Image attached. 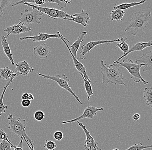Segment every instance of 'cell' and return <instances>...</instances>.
I'll return each mask as SVG.
<instances>
[{"mask_svg":"<svg viewBox=\"0 0 152 150\" xmlns=\"http://www.w3.org/2000/svg\"><path fill=\"white\" fill-rule=\"evenodd\" d=\"M101 66L103 84L111 83L116 86H125V83L123 81V73L119 69L120 67L118 64L114 63L112 64H106L103 60H101Z\"/></svg>","mask_w":152,"mask_h":150,"instance_id":"cell-1","label":"cell"},{"mask_svg":"<svg viewBox=\"0 0 152 150\" xmlns=\"http://www.w3.org/2000/svg\"><path fill=\"white\" fill-rule=\"evenodd\" d=\"M151 16V11L148 10L136 12L134 16L130 20L124 31L128 32L133 36H136L138 33L142 32L146 29Z\"/></svg>","mask_w":152,"mask_h":150,"instance_id":"cell-2","label":"cell"},{"mask_svg":"<svg viewBox=\"0 0 152 150\" xmlns=\"http://www.w3.org/2000/svg\"><path fill=\"white\" fill-rule=\"evenodd\" d=\"M8 120V129L13 133L16 135L20 138L23 137L28 141L31 147L35 146L34 141L31 140L28 136L26 131V121L25 119H22L20 118L13 116L9 114L7 116Z\"/></svg>","mask_w":152,"mask_h":150,"instance_id":"cell-3","label":"cell"},{"mask_svg":"<svg viewBox=\"0 0 152 150\" xmlns=\"http://www.w3.org/2000/svg\"><path fill=\"white\" fill-rule=\"evenodd\" d=\"M115 64H118L120 67L126 68L131 75V78L135 82L138 83L141 81L145 85H147L148 84V81L145 80L140 75V69L142 66H145V64L135 63L133 60L128 58L123 59L121 62L119 61Z\"/></svg>","mask_w":152,"mask_h":150,"instance_id":"cell-4","label":"cell"},{"mask_svg":"<svg viewBox=\"0 0 152 150\" xmlns=\"http://www.w3.org/2000/svg\"><path fill=\"white\" fill-rule=\"evenodd\" d=\"M37 75L45 79L51 80L55 81L57 83L60 87L63 88L64 90L67 91L69 93L73 96L76 100L79 102L81 105L82 104V102H81L78 96L73 91V90L71 89V87L69 86L68 82L70 80V79L67 76L65 75V74H62L61 75L58 74L55 76L51 75H45L41 73H37Z\"/></svg>","mask_w":152,"mask_h":150,"instance_id":"cell-5","label":"cell"},{"mask_svg":"<svg viewBox=\"0 0 152 150\" xmlns=\"http://www.w3.org/2000/svg\"><path fill=\"white\" fill-rule=\"evenodd\" d=\"M24 5L27 6L32 7L33 9L39 11L40 12L46 14L49 18H51L52 19L56 20L58 18L62 19L64 18H69L71 15H68L67 13L61 10H58L56 8H48L46 7H42L34 5L31 4L24 3Z\"/></svg>","mask_w":152,"mask_h":150,"instance_id":"cell-6","label":"cell"},{"mask_svg":"<svg viewBox=\"0 0 152 150\" xmlns=\"http://www.w3.org/2000/svg\"><path fill=\"white\" fill-rule=\"evenodd\" d=\"M43 15V13L37 10L30 12L26 9L24 12L21 13V18L19 20L20 22L23 23L25 24H40Z\"/></svg>","mask_w":152,"mask_h":150,"instance_id":"cell-7","label":"cell"},{"mask_svg":"<svg viewBox=\"0 0 152 150\" xmlns=\"http://www.w3.org/2000/svg\"><path fill=\"white\" fill-rule=\"evenodd\" d=\"M104 108L103 107H92V106H88L83 111L82 114L80 116L74 119L68 121H62V124H65L67 123H71L74 122L79 121L83 119H93L95 116H96L97 113L100 111L104 110Z\"/></svg>","mask_w":152,"mask_h":150,"instance_id":"cell-8","label":"cell"},{"mask_svg":"<svg viewBox=\"0 0 152 150\" xmlns=\"http://www.w3.org/2000/svg\"><path fill=\"white\" fill-rule=\"evenodd\" d=\"M121 39L118 38L116 40H98L96 41H91L88 43H86L81 46V51L80 53V59L81 60L86 59V58L85 55L89 53L92 49L96 46L103 44L111 43L113 42H120Z\"/></svg>","mask_w":152,"mask_h":150,"instance_id":"cell-9","label":"cell"},{"mask_svg":"<svg viewBox=\"0 0 152 150\" xmlns=\"http://www.w3.org/2000/svg\"><path fill=\"white\" fill-rule=\"evenodd\" d=\"M57 34H58L60 38L61 39L62 41L65 44V45L68 48V50L70 52V53L71 54V57L72 58V59L73 60V62H74V65H75V67L77 70L78 71L79 73H81L83 75V76L87 80H89L90 82H91V80H90V78L88 77L87 75V72H86V69L84 65L83 64H82L81 63L78 59L75 58V56H74L73 54L71 53V51H70V47L68 45V44L66 42V41L68 42L69 43H70V41L68 40L67 39L65 38V37H63L62 35H61L60 33L59 32H57Z\"/></svg>","mask_w":152,"mask_h":150,"instance_id":"cell-10","label":"cell"},{"mask_svg":"<svg viewBox=\"0 0 152 150\" xmlns=\"http://www.w3.org/2000/svg\"><path fill=\"white\" fill-rule=\"evenodd\" d=\"M32 30L28 25H25L23 23L20 22L18 24H15L11 26L7 27L5 29L4 32L6 33V38H7L10 35H20L22 33L29 32Z\"/></svg>","mask_w":152,"mask_h":150,"instance_id":"cell-11","label":"cell"},{"mask_svg":"<svg viewBox=\"0 0 152 150\" xmlns=\"http://www.w3.org/2000/svg\"><path fill=\"white\" fill-rule=\"evenodd\" d=\"M63 20H65L71 21L74 22L76 23H79L84 26L86 27L89 25V22L90 20V18L89 15L86 13L84 10H82L81 12L79 14H75L73 15H71L69 18H64Z\"/></svg>","mask_w":152,"mask_h":150,"instance_id":"cell-12","label":"cell"},{"mask_svg":"<svg viewBox=\"0 0 152 150\" xmlns=\"http://www.w3.org/2000/svg\"><path fill=\"white\" fill-rule=\"evenodd\" d=\"M79 126L81 127L83 130V132L85 133L86 139L85 140V145L84 148L86 150H91L94 149V150H97L98 147L97 143L95 141L94 138L90 135V132L86 128V126L82 122L79 121H77Z\"/></svg>","mask_w":152,"mask_h":150,"instance_id":"cell-13","label":"cell"},{"mask_svg":"<svg viewBox=\"0 0 152 150\" xmlns=\"http://www.w3.org/2000/svg\"><path fill=\"white\" fill-rule=\"evenodd\" d=\"M135 63L137 64H145V68L143 72H150L152 70V50L148 51L139 57L135 60Z\"/></svg>","mask_w":152,"mask_h":150,"instance_id":"cell-14","label":"cell"},{"mask_svg":"<svg viewBox=\"0 0 152 150\" xmlns=\"http://www.w3.org/2000/svg\"><path fill=\"white\" fill-rule=\"evenodd\" d=\"M33 53L37 57L43 59H47L51 54V48L47 44H41L33 48Z\"/></svg>","mask_w":152,"mask_h":150,"instance_id":"cell-15","label":"cell"},{"mask_svg":"<svg viewBox=\"0 0 152 150\" xmlns=\"http://www.w3.org/2000/svg\"><path fill=\"white\" fill-rule=\"evenodd\" d=\"M51 38H56L59 39L60 37L58 34H49L46 33H39L38 35L33 36H27V37H22L20 38L19 40L20 41L26 40H32L34 42H39L45 41Z\"/></svg>","mask_w":152,"mask_h":150,"instance_id":"cell-16","label":"cell"},{"mask_svg":"<svg viewBox=\"0 0 152 150\" xmlns=\"http://www.w3.org/2000/svg\"><path fill=\"white\" fill-rule=\"evenodd\" d=\"M15 69L19 75H21L26 76L30 73H33L34 71V68L28 64L26 61L18 62L15 64Z\"/></svg>","mask_w":152,"mask_h":150,"instance_id":"cell-17","label":"cell"},{"mask_svg":"<svg viewBox=\"0 0 152 150\" xmlns=\"http://www.w3.org/2000/svg\"><path fill=\"white\" fill-rule=\"evenodd\" d=\"M149 47H152V41H150L148 42H138L135 44L133 45L132 47L130 48L129 51L127 53L123 55V56H121L120 57L118 58L116 61H113L114 63H116L117 62H119L121 59L123 58L124 57L128 56V54L130 53H132V52H135V51H142L143 49H145L146 48Z\"/></svg>","mask_w":152,"mask_h":150,"instance_id":"cell-18","label":"cell"},{"mask_svg":"<svg viewBox=\"0 0 152 150\" xmlns=\"http://www.w3.org/2000/svg\"><path fill=\"white\" fill-rule=\"evenodd\" d=\"M87 34V32H86V31L81 32L79 35L77 40L70 46V51H71L72 53L74 55L75 58L77 59H78L77 53L79 49L81 43L83 42L84 37L86 36Z\"/></svg>","mask_w":152,"mask_h":150,"instance_id":"cell-19","label":"cell"},{"mask_svg":"<svg viewBox=\"0 0 152 150\" xmlns=\"http://www.w3.org/2000/svg\"><path fill=\"white\" fill-rule=\"evenodd\" d=\"M1 45L3 48L4 52L6 56L10 61L11 64L13 66H14L15 64L14 59H13V55L11 53V49L10 47L9 43L4 35H2L1 36Z\"/></svg>","mask_w":152,"mask_h":150,"instance_id":"cell-20","label":"cell"},{"mask_svg":"<svg viewBox=\"0 0 152 150\" xmlns=\"http://www.w3.org/2000/svg\"><path fill=\"white\" fill-rule=\"evenodd\" d=\"M19 75V74L10 70L8 67L0 68V78L2 79L8 80L11 78L15 79Z\"/></svg>","mask_w":152,"mask_h":150,"instance_id":"cell-21","label":"cell"},{"mask_svg":"<svg viewBox=\"0 0 152 150\" xmlns=\"http://www.w3.org/2000/svg\"><path fill=\"white\" fill-rule=\"evenodd\" d=\"M14 79V78H11L9 80H7V82L6 83L2 93L1 97H0V116H1L2 114L5 113L7 111V105L5 106L4 104V97L5 93L7 89L8 88L10 84L12 82Z\"/></svg>","mask_w":152,"mask_h":150,"instance_id":"cell-22","label":"cell"},{"mask_svg":"<svg viewBox=\"0 0 152 150\" xmlns=\"http://www.w3.org/2000/svg\"><path fill=\"white\" fill-rule=\"evenodd\" d=\"M125 14L124 10L121 9H116L112 10L110 13L109 19L111 21H113L114 20L117 21H122L124 14Z\"/></svg>","mask_w":152,"mask_h":150,"instance_id":"cell-23","label":"cell"},{"mask_svg":"<svg viewBox=\"0 0 152 150\" xmlns=\"http://www.w3.org/2000/svg\"><path fill=\"white\" fill-rule=\"evenodd\" d=\"M147 1L146 0H142L139 2H134L130 3H123L118 5H116L114 7V10L116 9H121V10H124L128 9L131 7H134L136 6L143 4Z\"/></svg>","mask_w":152,"mask_h":150,"instance_id":"cell-24","label":"cell"},{"mask_svg":"<svg viewBox=\"0 0 152 150\" xmlns=\"http://www.w3.org/2000/svg\"><path fill=\"white\" fill-rule=\"evenodd\" d=\"M143 96L146 105L152 109V87H146L143 91Z\"/></svg>","mask_w":152,"mask_h":150,"instance_id":"cell-25","label":"cell"},{"mask_svg":"<svg viewBox=\"0 0 152 150\" xmlns=\"http://www.w3.org/2000/svg\"><path fill=\"white\" fill-rule=\"evenodd\" d=\"M121 41L120 42L117 44L115 49L119 48L122 52L124 53V55H125L128 53L129 51L130 47L129 45L127 43H126V40H127V38L126 37L121 38Z\"/></svg>","mask_w":152,"mask_h":150,"instance_id":"cell-26","label":"cell"},{"mask_svg":"<svg viewBox=\"0 0 152 150\" xmlns=\"http://www.w3.org/2000/svg\"><path fill=\"white\" fill-rule=\"evenodd\" d=\"M80 74L81 76L83 78V80L84 82V86H85V89L86 94L88 96L87 97V100L88 101H90V97L91 96L94 94V92H93V89H92V86H91L90 82L87 80L83 76V75L82 73H79Z\"/></svg>","mask_w":152,"mask_h":150,"instance_id":"cell-27","label":"cell"},{"mask_svg":"<svg viewBox=\"0 0 152 150\" xmlns=\"http://www.w3.org/2000/svg\"><path fill=\"white\" fill-rule=\"evenodd\" d=\"M73 1H65V0H46V3H53L57 4L61 10L65 8L67 4H70Z\"/></svg>","mask_w":152,"mask_h":150,"instance_id":"cell-28","label":"cell"},{"mask_svg":"<svg viewBox=\"0 0 152 150\" xmlns=\"http://www.w3.org/2000/svg\"><path fill=\"white\" fill-rule=\"evenodd\" d=\"M14 146L11 142L4 140H0V150H12Z\"/></svg>","mask_w":152,"mask_h":150,"instance_id":"cell-29","label":"cell"},{"mask_svg":"<svg viewBox=\"0 0 152 150\" xmlns=\"http://www.w3.org/2000/svg\"><path fill=\"white\" fill-rule=\"evenodd\" d=\"M149 149H152V145L144 146L142 145V142H141L139 144H135L125 150H143Z\"/></svg>","mask_w":152,"mask_h":150,"instance_id":"cell-30","label":"cell"},{"mask_svg":"<svg viewBox=\"0 0 152 150\" xmlns=\"http://www.w3.org/2000/svg\"><path fill=\"white\" fill-rule=\"evenodd\" d=\"M44 147L46 150H55L57 145L55 142L52 140H46Z\"/></svg>","mask_w":152,"mask_h":150,"instance_id":"cell-31","label":"cell"},{"mask_svg":"<svg viewBox=\"0 0 152 150\" xmlns=\"http://www.w3.org/2000/svg\"><path fill=\"white\" fill-rule=\"evenodd\" d=\"M45 116V114L42 111L38 110L35 112L34 114V117L37 121H42Z\"/></svg>","mask_w":152,"mask_h":150,"instance_id":"cell-32","label":"cell"},{"mask_svg":"<svg viewBox=\"0 0 152 150\" xmlns=\"http://www.w3.org/2000/svg\"><path fill=\"white\" fill-rule=\"evenodd\" d=\"M8 135L3 130H0V140H4L8 142H11V140H10L8 138Z\"/></svg>","mask_w":152,"mask_h":150,"instance_id":"cell-33","label":"cell"},{"mask_svg":"<svg viewBox=\"0 0 152 150\" xmlns=\"http://www.w3.org/2000/svg\"><path fill=\"white\" fill-rule=\"evenodd\" d=\"M12 1H4V0H1L0 1V9L3 10L4 8L9 6L11 4Z\"/></svg>","mask_w":152,"mask_h":150,"instance_id":"cell-34","label":"cell"},{"mask_svg":"<svg viewBox=\"0 0 152 150\" xmlns=\"http://www.w3.org/2000/svg\"><path fill=\"white\" fill-rule=\"evenodd\" d=\"M22 100H33L34 99V97L32 94H28V93H24L23 94L22 96L21 97Z\"/></svg>","mask_w":152,"mask_h":150,"instance_id":"cell-35","label":"cell"},{"mask_svg":"<svg viewBox=\"0 0 152 150\" xmlns=\"http://www.w3.org/2000/svg\"><path fill=\"white\" fill-rule=\"evenodd\" d=\"M54 138L56 140H61L64 138L63 133L61 131H57L54 133Z\"/></svg>","mask_w":152,"mask_h":150,"instance_id":"cell-36","label":"cell"},{"mask_svg":"<svg viewBox=\"0 0 152 150\" xmlns=\"http://www.w3.org/2000/svg\"><path fill=\"white\" fill-rule=\"evenodd\" d=\"M20 138V141L19 145L18 146L14 145V147H13V149H12V150H24L23 146V140H24L23 137H22Z\"/></svg>","mask_w":152,"mask_h":150,"instance_id":"cell-37","label":"cell"},{"mask_svg":"<svg viewBox=\"0 0 152 150\" xmlns=\"http://www.w3.org/2000/svg\"><path fill=\"white\" fill-rule=\"evenodd\" d=\"M30 104H31V101L28 100H24L22 101V106L25 108H27V107H29Z\"/></svg>","mask_w":152,"mask_h":150,"instance_id":"cell-38","label":"cell"},{"mask_svg":"<svg viewBox=\"0 0 152 150\" xmlns=\"http://www.w3.org/2000/svg\"><path fill=\"white\" fill-rule=\"evenodd\" d=\"M140 118V115L137 113L134 114L132 116V119L135 121H138Z\"/></svg>","mask_w":152,"mask_h":150,"instance_id":"cell-39","label":"cell"},{"mask_svg":"<svg viewBox=\"0 0 152 150\" xmlns=\"http://www.w3.org/2000/svg\"><path fill=\"white\" fill-rule=\"evenodd\" d=\"M24 140H25L26 142V144H27V145H28V147H29V149H30V150H35V146H33V147H31V146H30V145H29V143H28V141H27V140H26V139H25V138H23Z\"/></svg>","mask_w":152,"mask_h":150,"instance_id":"cell-40","label":"cell"},{"mask_svg":"<svg viewBox=\"0 0 152 150\" xmlns=\"http://www.w3.org/2000/svg\"><path fill=\"white\" fill-rule=\"evenodd\" d=\"M3 15L4 13L3 12V10H1V9H0V18H1Z\"/></svg>","mask_w":152,"mask_h":150,"instance_id":"cell-41","label":"cell"},{"mask_svg":"<svg viewBox=\"0 0 152 150\" xmlns=\"http://www.w3.org/2000/svg\"><path fill=\"white\" fill-rule=\"evenodd\" d=\"M113 150H119L118 149H113Z\"/></svg>","mask_w":152,"mask_h":150,"instance_id":"cell-42","label":"cell"},{"mask_svg":"<svg viewBox=\"0 0 152 150\" xmlns=\"http://www.w3.org/2000/svg\"><path fill=\"white\" fill-rule=\"evenodd\" d=\"M98 149H99V150H102V149H99V148H98Z\"/></svg>","mask_w":152,"mask_h":150,"instance_id":"cell-43","label":"cell"},{"mask_svg":"<svg viewBox=\"0 0 152 150\" xmlns=\"http://www.w3.org/2000/svg\"><path fill=\"white\" fill-rule=\"evenodd\" d=\"M91 150H94V149H91Z\"/></svg>","mask_w":152,"mask_h":150,"instance_id":"cell-44","label":"cell"}]
</instances>
